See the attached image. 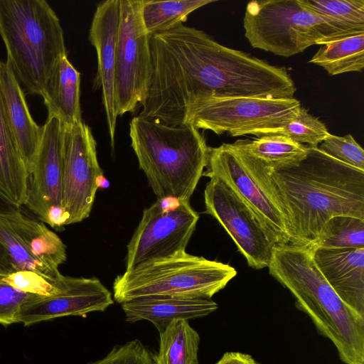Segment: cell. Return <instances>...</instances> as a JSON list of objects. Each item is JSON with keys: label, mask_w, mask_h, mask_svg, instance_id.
<instances>
[{"label": "cell", "mask_w": 364, "mask_h": 364, "mask_svg": "<svg viewBox=\"0 0 364 364\" xmlns=\"http://www.w3.org/2000/svg\"><path fill=\"white\" fill-rule=\"evenodd\" d=\"M278 134L287 136L301 144L318 147L330 133L321 121L301 107L296 115L284 124Z\"/></svg>", "instance_id": "28"}, {"label": "cell", "mask_w": 364, "mask_h": 364, "mask_svg": "<svg viewBox=\"0 0 364 364\" xmlns=\"http://www.w3.org/2000/svg\"><path fill=\"white\" fill-rule=\"evenodd\" d=\"M0 92L9 128L29 175L40 145L43 127L31 117L21 85L9 65L2 61Z\"/></svg>", "instance_id": "18"}, {"label": "cell", "mask_w": 364, "mask_h": 364, "mask_svg": "<svg viewBox=\"0 0 364 364\" xmlns=\"http://www.w3.org/2000/svg\"><path fill=\"white\" fill-rule=\"evenodd\" d=\"M121 304L127 322L148 321L159 333L174 320L203 318L218 307L212 299L171 296L141 297Z\"/></svg>", "instance_id": "19"}, {"label": "cell", "mask_w": 364, "mask_h": 364, "mask_svg": "<svg viewBox=\"0 0 364 364\" xmlns=\"http://www.w3.org/2000/svg\"><path fill=\"white\" fill-rule=\"evenodd\" d=\"M200 336L188 320L171 321L159 333V350L154 364H199Z\"/></svg>", "instance_id": "22"}, {"label": "cell", "mask_w": 364, "mask_h": 364, "mask_svg": "<svg viewBox=\"0 0 364 364\" xmlns=\"http://www.w3.org/2000/svg\"><path fill=\"white\" fill-rule=\"evenodd\" d=\"M63 124L48 117L33 168L29 173L25 205L41 221L55 229L68 221L62 204Z\"/></svg>", "instance_id": "13"}, {"label": "cell", "mask_w": 364, "mask_h": 364, "mask_svg": "<svg viewBox=\"0 0 364 364\" xmlns=\"http://www.w3.org/2000/svg\"><path fill=\"white\" fill-rule=\"evenodd\" d=\"M63 277L62 274L54 280L33 271L18 270L1 279L23 292L38 296H50L60 291Z\"/></svg>", "instance_id": "30"}, {"label": "cell", "mask_w": 364, "mask_h": 364, "mask_svg": "<svg viewBox=\"0 0 364 364\" xmlns=\"http://www.w3.org/2000/svg\"><path fill=\"white\" fill-rule=\"evenodd\" d=\"M203 176L229 187L250 209L274 245L290 242L286 208L272 171L235 143L208 148Z\"/></svg>", "instance_id": "6"}, {"label": "cell", "mask_w": 364, "mask_h": 364, "mask_svg": "<svg viewBox=\"0 0 364 364\" xmlns=\"http://www.w3.org/2000/svg\"><path fill=\"white\" fill-rule=\"evenodd\" d=\"M0 243L16 271H33L54 280L62 275L59 267L66 260V246L42 221L19 210L0 211Z\"/></svg>", "instance_id": "12"}, {"label": "cell", "mask_w": 364, "mask_h": 364, "mask_svg": "<svg viewBox=\"0 0 364 364\" xmlns=\"http://www.w3.org/2000/svg\"><path fill=\"white\" fill-rule=\"evenodd\" d=\"M204 201L205 213L224 228L248 265L256 269L268 267L275 245L246 204L216 178L207 183Z\"/></svg>", "instance_id": "14"}, {"label": "cell", "mask_w": 364, "mask_h": 364, "mask_svg": "<svg viewBox=\"0 0 364 364\" xmlns=\"http://www.w3.org/2000/svg\"><path fill=\"white\" fill-rule=\"evenodd\" d=\"M309 247L316 267L340 299L364 317V247Z\"/></svg>", "instance_id": "17"}, {"label": "cell", "mask_w": 364, "mask_h": 364, "mask_svg": "<svg viewBox=\"0 0 364 364\" xmlns=\"http://www.w3.org/2000/svg\"><path fill=\"white\" fill-rule=\"evenodd\" d=\"M16 271L5 247L0 243V278L5 277Z\"/></svg>", "instance_id": "34"}, {"label": "cell", "mask_w": 364, "mask_h": 364, "mask_svg": "<svg viewBox=\"0 0 364 364\" xmlns=\"http://www.w3.org/2000/svg\"><path fill=\"white\" fill-rule=\"evenodd\" d=\"M38 296L18 290L0 278V324L8 326L18 323L21 306Z\"/></svg>", "instance_id": "32"}, {"label": "cell", "mask_w": 364, "mask_h": 364, "mask_svg": "<svg viewBox=\"0 0 364 364\" xmlns=\"http://www.w3.org/2000/svg\"><path fill=\"white\" fill-rule=\"evenodd\" d=\"M0 36L6 63L21 86L43 97L55 66L67 55L55 12L44 0H0Z\"/></svg>", "instance_id": "4"}, {"label": "cell", "mask_w": 364, "mask_h": 364, "mask_svg": "<svg viewBox=\"0 0 364 364\" xmlns=\"http://www.w3.org/2000/svg\"><path fill=\"white\" fill-rule=\"evenodd\" d=\"M309 63L331 75L361 72L364 68V33L333 40L322 45Z\"/></svg>", "instance_id": "24"}, {"label": "cell", "mask_w": 364, "mask_h": 364, "mask_svg": "<svg viewBox=\"0 0 364 364\" xmlns=\"http://www.w3.org/2000/svg\"><path fill=\"white\" fill-rule=\"evenodd\" d=\"M324 154L355 168L364 171V151L350 134H330L317 147Z\"/></svg>", "instance_id": "29"}, {"label": "cell", "mask_w": 364, "mask_h": 364, "mask_svg": "<svg viewBox=\"0 0 364 364\" xmlns=\"http://www.w3.org/2000/svg\"><path fill=\"white\" fill-rule=\"evenodd\" d=\"M18 205L11 202L5 196L0 193V211H14L19 210Z\"/></svg>", "instance_id": "35"}, {"label": "cell", "mask_w": 364, "mask_h": 364, "mask_svg": "<svg viewBox=\"0 0 364 364\" xmlns=\"http://www.w3.org/2000/svg\"><path fill=\"white\" fill-rule=\"evenodd\" d=\"M141 0H121L114 73L117 116L135 110L149 87L152 63L149 36L141 15Z\"/></svg>", "instance_id": "10"}, {"label": "cell", "mask_w": 364, "mask_h": 364, "mask_svg": "<svg viewBox=\"0 0 364 364\" xmlns=\"http://www.w3.org/2000/svg\"><path fill=\"white\" fill-rule=\"evenodd\" d=\"M236 274L229 264L184 252L126 270L114 281L113 296L119 304L146 296L211 299Z\"/></svg>", "instance_id": "5"}, {"label": "cell", "mask_w": 364, "mask_h": 364, "mask_svg": "<svg viewBox=\"0 0 364 364\" xmlns=\"http://www.w3.org/2000/svg\"><path fill=\"white\" fill-rule=\"evenodd\" d=\"M215 364H258V363L248 354L240 352H227Z\"/></svg>", "instance_id": "33"}, {"label": "cell", "mask_w": 364, "mask_h": 364, "mask_svg": "<svg viewBox=\"0 0 364 364\" xmlns=\"http://www.w3.org/2000/svg\"><path fill=\"white\" fill-rule=\"evenodd\" d=\"M306 9L327 20L343 36L364 33V0H299Z\"/></svg>", "instance_id": "26"}, {"label": "cell", "mask_w": 364, "mask_h": 364, "mask_svg": "<svg viewBox=\"0 0 364 364\" xmlns=\"http://www.w3.org/2000/svg\"><path fill=\"white\" fill-rule=\"evenodd\" d=\"M80 74L66 56L53 73L43 95L48 117H55L65 126L82 122L80 103Z\"/></svg>", "instance_id": "20"}, {"label": "cell", "mask_w": 364, "mask_h": 364, "mask_svg": "<svg viewBox=\"0 0 364 364\" xmlns=\"http://www.w3.org/2000/svg\"><path fill=\"white\" fill-rule=\"evenodd\" d=\"M120 15L121 0L101 2L96 8L89 31V41L96 50L97 58L94 85L102 90L112 149L118 117L114 98V73Z\"/></svg>", "instance_id": "16"}, {"label": "cell", "mask_w": 364, "mask_h": 364, "mask_svg": "<svg viewBox=\"0 0 364 364\" xmlns=\"http://www.w3.org/2000/svg\"><path fill=\"white\" fill-rule=\"evenodd\" d=\"M245 36L255 48L291 57L311 46L345 38L299 0H254L246 6Z\"/></svg>", "instance_id": "7"}, {"label": "cell", "mask_w": 364, "mask_h": 364, "mask_svg": "<svg viewBox=\"0 0 364 364\" xmlns=\"http://www.w3.org/2000/svg\"><path fill=\"white\" fill-rule=\"evenodd\" d=\"M269 274L295 299L296 307L329 339L345 364H364V317L346 304L316 267L311 249L275 245Z\"/></svg>", "instance_id": "2"}, {"label": "cell", "mask_w": 364, "mask_h": 364, "mask_svg": "<svg viewBox=\"0 0 364 364\" xmlns=\"http://www.w3.org/2000/svg\"><path fill=\"white\" fill-rule=\"evenodd\" d=\"M131 146L159 200L190 202L208 159L204 136L192 124L167 125L141 116L129 124Z\"/></svg>", "instance_id": "3"}, {"label": "cell", "mask_w": 364, "mask_h": 364, "mask_svg": "<svg viewBox=\"0 0 364 364\" xmlns=\"http://www.w3.org/2000/svg\"><path fill=\"white\" fill-rule=\"evenodd\" d=\"M271 170L298 164L307 154V146L281 134L266 135L253 140L234 142Z\"/></svg>", "instance_id": "23"}, {"label": "cell", "mask_w": 364, "mask_h": 364, "mask_svg": "<svg viewBox=\"0 0 364 364\" xmlns=\"http://www.w3.org/2000/svg\"><path fill=\"white\" fill-rule=\"evenodd\" d=\"M114 304L110 291L96 277H63L60 291L50 296H38L21 308L18 323L31 326L68 316L86 317L106 311Z\"/></svg>", "instance_id": "15"}, {"label": "cell", "mask_w": 364, "mask_h": 364, "mask_svg": "<svg viewBox=\"0 0 364 364\" xmlns=\"http://www.w3.org/2000/svg\"><path fill=\"white\" fill-rule=\"evenodd\" d=\"M301 107L295 97L201 99L191 104L184 124L216 134L228 133L232 136L251 134L260 137L278 134L284 124L296 115Z\"/></svg>", "instance_id": "8"}, {"label": "cell", "mask_w": 364, "mask_h": 364, "mask_svg": "<svg viewBox=\"0 0 364 364\" xmlns=\"http://www.w3.org/2000/svg\"><path fill=\"white\" fill-rule=\"evenodd\" d=\"M87 364H154L152 353L134 339L114 346L103 358Z\"/></svg>", "instance_id": "31"}, {"label": "cell", "mask_w": 364, "mask_h": 364, "mask_svg": "<svg viewBox=\"0 0 364 364\" xmlns=\"http://www.w3.org/2000/svg\"><path fill=\"white\" fill-rule=\"evenodd\" d=\"M198 219L190 202L157 199L144 210L127 246L126 270L186 252Z\"/></svg>", "instance_id": "9"}, {"label": "cell", "mask_w": 364, "mask_h": 364, "mask_svg": "<svg viewBox=\"0 0 364 364\" xmlns=\"http://www.w3.org/2000/svg\"><path fill=\"white\" fill-rule=\"evenodd\" d=\"M309 247H364V220L348 215L334 216L326 223L317 240Z\"/></svg>", "instance_id": "27"}, {"label": "cell", "mask_w": 364, "mask_h": 364, "mask_svg": "<svg viewBox=\"0 0 364 364\" xmlns=\"http://www.w3.org/2000/svg\"><path fill=\"white\" fill-rule=\"evenodd\" d=\"M214 0H141V15L149 36L170 30L186 22L188 16Z\"/></svg>", "instance_id": "25"}, {"label": "cell", "mask_w": 364, "mask_h": 364, "mask_svg": "<svg viewBox=\"0 0 364 364\" xmlns=\"http://www.w3.org/2000/svg\"><path fill=\"white\" fill-rule=\"evenodd\" d=\"M63 128L62 204L68 225L90 216L103 171L90 127L82 122Z\"/></svg>", "instance_id": "11"}, {"label": "cell", "mask_w": 364, "mask_h": 364, "mask_svg": "<svg viewBox=\"0 0 364 364\" xmlns=\"http://www.w3.org/2000/svg\"><path fill=\"white\" fill-rule=\"evenodd\" d=\"M298 164L271 170L284 201L290 244L310 246L336 215L364 220V171L307 146Z\"/></svg>", "instance_id": "1"}, {"label": "cell", "mask_w": 364, "mask_h": 364, "mask_svg": "<svg viewBox=\"0 0 364 364\" xmlns=\"http://www.w3.org/2000/svg\"><path fill=\"white\" fill-rule=\"evenodd\" d=\"M28 177L9 128L0 92V193L18 207L25 205Z\"/></svg>", "instance_id": "21"}]
</instances>
